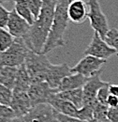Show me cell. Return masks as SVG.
Masks as SVG:
<instances>
[{"label": "cell", "instance_id": "1", "mask_svg": "<svg viewBox=\"0 0 118 122\" xmlns=\"http://www.w3.org/2000/svg\"><path fill=\"white\" fill-rule=\"evenodd\" d=\"M57 2L58 0H42L39 14L30 26L27 36L24 38L29 49L35 53L42 54L53 25Z\"/></svg>", "mask_w": 118, "mask_h": 122}, {"label": "cell", "instance_id": "2", "mask_svg": "<svg viewBox=\"0 0 118 122\" xmlns=\"http://www.w3.org/2000/svg\"><path fill=\"white\" fill-rule=\"evenodd\" d=\"M71 1L72 0H58L55 7V12L51 31L47 39L46 44L42 50V54L46 55L51 51L54 50L55 48L65 45L64 35L69 21L68 9Z\"/></svg>", "mask_w": 118, "mask_h": 122}, {"label": "cell", "instance_id": "3", "mask_svg": "<svg viewBox=\"0 0 118 122\" xmlns=\"http://www.w3.org/2000/svg\"><path fill=\"white\" fill-rule=\"evenodd\" d=\"M30 51L24 38H15L12 44L0 53V65L19 68L25 64Z\"/></svg>", "mask_w": 118, "mask_h": 122}, {"label": "cell", "instance_id": "4", "mask_svg": "<svg viewBox=\"0 0 118 122\" xmlns=\"http://www.w3.org/2000/svg\"><path fill=\"white\" fill-rule=\"evenodd\" d=\"M51 65L52 63L47 58L46 55L30 51L26 56L25 66L32 84L45 82Z\"/></svg>", "mask_w": 118, "mask_h": 122}, {"label": "cell", "instance_id": "5", "mask_svg": "<svg viewBox=\"0 0 118 122\" xmlns=\"http://www.w3.org/2000/svg\"><path fill=\"white\" fill-rule=\"evenodd\" d=\"M86 5L88 7L87 18L90 20L91 27L105 40V37L110 29L107 17L101 10L99 0H88Z\"/></svg>", "mask_w": 118, "mask_h": 122}, {"label": "cell", "instance_id": "6", "mask_svg": "<svg viewBox=\"0 0 118 122\" xmlns=\"http://www.w3.org/2000/svg\"><path fill=\"white\" fill-rule=\"evenodd\" d=\"M115 54H117L116 51L112 46L109 45L107 41L103 40L97 32L94 33L91 42L84 52V56H92L104 60L109 59Z\"/></svg>", "mask_w": 118, "mask_h": 122}, {"label": "cell", "instance_id": "7", "mask_svg": "<svg viewBox=\"0 0 118 122\" xmlns=\"http://www.w3.org/2000/svg\"><path fill=\"white\" fill-rule=\"evenodd\" d=\"M58 113L50 103L33 106L24 117L25 122H58Z\"/></svg>", "mask_w": 118, "mask_h": 122}, {"label": "cell", "instance_id": "8", "mask_svg": "<svg viewBox=\"0 0 118 122\" xmlns=\"http://www.w3.org/2000/svg\"><path fill=\"white\" fill-rule=\"evenodd\" d=\"M106 61L92 56H84L73 68H70V71L71 73H80L89 78L101 71V68Z\"/></svg>", "mask_w": 118, "mask_h": 122}, {"label": "cell", "instance_id": "9", "mask_svg": "<svg viewBox=\"0 0 118 122\" xmlns=\"http://www.w3.org/2000/svg\"><path fill=\"white\" fill-rule=\"evenodd\" d=\"M101 71L98 72L94 76L89 77L85 85L83 86V93H84V104L83 105H89V106H96L98 103L97 95L98 90L105 86H108L110 83L104 82L100 79Z\"/></svg>", "mask_w": 118, "mask_h": 122}, {"label": "cell", "instance_id": "10", "mask_svg": "<svg viewBox=\"0 0 118 122\" xmlns=\"http://www.w3.org/2000/svg\"><path fill=\"white\" fill-rule=\"evenodd\" d=\"M54 93H57V90L51 88L46 82L32 84L27 91L32 107L40 103H48Z\"/></svg>", "mask_w": 118, "mask_h": 122}, {"label": "cell", "instance_id": "11", "mask_svg": "<svg viewBox=\"0 0 118 122\" xmlns=\"http://www.w3.org/2000/svg\"><path fill=\"white\" fill-rule=\"evenodd\" d=\"M30 26L26 20L19 15L15 10L10 11L7 28L14 38H25L29 32Z\"/></svg>", "mask_w": 118, "mask_h": 122}, {"label": "cell", "instance_id": "12", "mask_svg": "<svg viewBox=\"0 0 118 122\" xmlns=\"http://www.w3.org/2000/svg\"><path fill=\"white\" fill-rule=\"evenodd\" d=\"M70 73H71L70 68L69 67V65L67 63L58 64V65L52 64L48 71L45 82L50 86L51 88L57 90L62 80L65 77L69 75Z\"/></svg>", "mask_w": 118, "mask_h": 122}, {"label": "cell", "instance_id": "13", "mask_svg": "<svg viewBox=\"0 0 118 122\" xmlns=\"http://www.w3.org/2000/svg\"><path fill=\"white\" fill-rule=\"evenodd\" d=\"M10 107L13 110L16 117H24L32 108L27 92H13Z\"/></svg>", "mask_w": 118, "mask_h": 122}, {"label": "cell", "instance_id": "14", "mask_svg": "<svg viewBox=\"0 0 118 122\" xmlns=\"http://www.w3.org/2000/svg\"><path fill=\"white\" fill-rule=\"evenodd\" d=\"M48 103H50L54 107L58 114H62L65 116H69V117L78 118L79 109L70 102H68V101H65V100L59 98L56 93H54L51 96Z\"/></svg>", "mask_w": 118, "mask_h": 122}, {"label": "cell", "instance_id": "15", "mask_svg": "<svg viewBox=\"0 0 118 122\" xmlns=\"http://www.w3.org/2000/svg\"><path fill=\"white\" fill-rule=\"evenodd\" d=\"M84 0H72L69 5L68 14L69 21L75 24H82L87 19L88 10Z\"/></svg>", "mask_w": 118, "mask_h": 122}, {"label": "cell", "instance_id": "16", "mask_svg": "<svg viewBox=\"0 0 118 122\" xmlns=\"http://www.w3.org/2000/svg\"><path fill=\"white\" fill-rule=\"evenodd\" d=\"M88 77H85L80 73H70L65 77L57 88V92L69 91L72 89L82 88L87 82Z\"/></svg>", "mask_w": 118, "mask_h": 122}, {"label": "cell", "instance_id": "17", "mask_svg": "<svg viewBox=\"0 0 118 122\" xmlns=\"http://www.w3.org/2000/svg\"><path fill=\"white\" fill-rule=\"evenodd\" d=\"M32 85L29 74L26 71V68L24 65L18 68V72L15 80L14 87L12 89L13 92H27L30 86Z\"/></svg>", "mask_w": 118, "mask_h": 122}, {"label": "cell", "instance_id": "18", "mask_svg": "<svg viewBox=\"0 0 118 122\" xmlns=\"http://www.w3.org/2000/svg\"><path fill=\"white\" fill-rule=\"evenodd\" d=\"M17 72L18 68L0 65V84L10 89H13Z\"/></svg>", "mask_w": 118, "mask_h": 122}, {"label": "cell", "instance_id": "19", "mask_svg": "<svg viewBox=\"0 0 118 122\" xmlns=\"http://www.w3.org/2000/svg\"><path fill=\"white\" fill-rule=\"evenodd\" d=\"M59 98L70 102L73 103L78 109H81L84 104V93H83V87L82 88H77L72 89L69 91H62L56 93Z\"/></svg>", "mask_w": 118, "mask_h": 122}, {"label": "cell", "instance_id": "20", "mask_svg": "<svg viewBox=\"0 0 118 122\" xmlns=\"http://www.w3.org/2000/svg\"><path fill=\"white\" fill-rule=\"evenodd\" d=\"M14 2L15 11L21 17H23L25 20H26V22L29 24L30 25H32L34 21H35V17L30 10L27 1L26 0H14Z\"/></svg>", "mask_w": 118, "mask_h": 122}, {"label": "cell", "instance_id": "21", "mask_svg": "<svg viewBox=\"0 0 118 122\" xmlns=\"http://www.w3.org/2000/svg\"><path fill=\"white\" fill-rule=\"evenodd\" d=\"M14 37L3 27H0V53L6 51L12 44Z\"/></svg>", "mask_w": 118, "mask_h": 122}, {"label": "cell", "instance_id": "22", "mask_svg": "<svg viewBox=\"0 0 118 122\" xmlns=\"http://www.w3.org/2000/svg\"><path fill=\"white\" fill-rule=\"evenodd\" d=\"M12 95H13L12 89L0 84V104L1 105L10 106L12 100Z\"/></svg>", "mask_w": 118, "mask_h": 122}, {"label": "cell", "instance_id": "23", "mask_svg": "<svg viewBox=\"0 0 118 122\" xmlns=\"http://www.w3.org/2000/svg\"><path fill=\"white\" fill-rule=\"evenodd\" d=\"M108 109H109V107L107 104H102V103H99L98 102V103L96 104V106L94 108V111H93V119H94V121L107 118Z\"/></svg>", "mask_w": 118, "mask_h": 122}, {"label": "cell", "instance_id": "24", "mask_svg": "<svg viewBox=\"0 0 118 122\" xmlns=\"http://www.w3.org/2000/svg\"><path fill=\"white\" fill-rule=\"evenodd\" d=\"M105 41L110 46H112L118 54V29L117 28H112L108 31Z\"/></svg>", "mask_w": 118, "mask_h": 122}, {"label": "cell", "instance_id": "25", "mask_svg": "<svg viewBox=\"0 0 118 122\" xmlns=\"http://www.w3.org/2000/svg\"><path fill=\"white\" fill-rule=\"evenodd\" d=\"M14 117L16 115L10 107L0 104V122H10Z\"/></svg>", "mask_w": 118, "mask_h": 122}, {"label": "cell", "instance_id": "26", "mask_svg": "<svg viewBox=\"0 0 118 122\" xmlns=\"http://www.w3.org/2000/svg\"><path fill=\"white\" fill-rule=\"evenodd\" d=\"M30 8V10L32 14L35 17V20L38 18V16L40 12L41 7H42V0H26Z\"/></svg>", "mask_w": 118, "mask_h": 122}, {"label": "cell", "instance_id": "27", "mask_svg": "<svg viewBox=\"0 0 118 122\" xmlns=\"http://www.w3.org/2000/svg\"><path fill=\"white\" fill-rule=\"evenodd\" d=\"M109 86H105L103 87H101L98 92V95H97V101L99 102V103H102V104H107V100H108V97L110 95V92H109Z\"/></svg>", "mask_w": 118, "mask_h": 122}, {"label": "cell", "instance_id": "28", "mask_svg": "<svg viewBox=\"0 0 118 122\" xmlns=\"http://www.w3.org/2000/svg\"><path fill=\"white\" fill-rule=\"evenodd\" d=\"M10 11L6 10L2 6V4H0V27H3V28L7 27L9 18H10Z\"/></svg>", "mask_w": 118, "mask_h": 122}, {"label": "cell", "instance_id": "29", "mask_svg": "<svg viewBox=\"0 0 118 122\" xmlns=\"http://www.w3.org/2000/svg\"><path fill=\"white\" fill-rule=\"evenodd\" d=\"M107 118L112 122H118V107L108 109Z\"/></svg>", "mask_w": 118, "mask_h": 122}, {"label": "cell", "instance_id": "30", "mask_svg": "<svg viewBox=\"0 0 118 122\" xmlns=\"http://www.w3.org/2000/svg\"><path fill=\"white\" fill-rule=\"evenodd\" d=\"M57 119H58V122H87L84 121V120H82V119H79L77 117L65 116V115H62V114H58Z\"/></svg>", "mask_w": 118, "mask_h": 122}, {"label": "cell", "instance_id": "31", "mask_svg": "<svg viewBox=\"0 0 118 122\" xmlns=\"http://www.w3.org/2000/svg\"><path fill=\"white\" fill-rule=\"evenodd\" d=\"M107 105L109 108H116L118 107V97L113 95H109L107 100Z\"/></svg>", "mask_w": 118, "mask_h": 122}, {"label": "cell", "instance_id": "32", "mask_svg": "<svg viewBox=\"0 0 118 122\" xmlns=\"http://www.w3.org/2000/svg\"><path fill=\"white\" fill-rule=\"evenodd\" d=\"M109 92L111 95L118 97V85H111L109 86Z\"/></svg>", "mask_w": 118, "mask_h": 122}, {"label": "cell", "instance_id": "33", "mask_svg": "<svg viewBox=\"0 0 118 122\" xmlns=\"http://www.w3.org/2000/svg\"><path fill=\"white\" fill-rule=\"evenodd\" d=\"M10 122H25V121L24 117H16L13 119H11Z\"/></svg>", "mask_w": 118, "mask_h": 122}, {"label": "cell", "instance_id": "34", "mask_svg": "<svg viewBox=\"0 0 118 122\" xmlns=\"http://www.w3.org/2000/svg\"><path fill=\"white\" fill-rule=\"evenodd\" d=\"M93 122H112V121H110L108 118H104V119H100V120H96V121H93Z\"/></svg>", "mask_w": 118, "mask_h": 122}, {"label": "cell", "instance_id": "35", "mask_svg": "<svg viewBox=\"0 0 118 122\" xmlns=\"http://www.w3.org/2000/svg\"><path fill=\"white\" fill-rule=\"evenodd\" d=\"M14 2V0H0V4H4V3H9V2Z\"/></svg>", "mask_w": 118, "mask_h": 122}]
</instances>
